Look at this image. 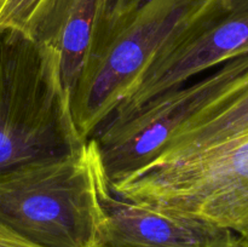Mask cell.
<instances>
[{
	"label": "cell",
	"mask_w": 248,
	"mask_h": 247,
	"mask_svg": "<svg viewBox=\"0 0 248 247\" xmlns=\"http://www.w3.org/2000/svg\"><path fill=\"white\" fill-rule=\"evenodd\" d=\"M104 169L89 138L70 154L0 176V222L41 247H94Z\"/></svg>",
	"instance_id": "obj_3"
},
{
	"label": "cell",
	"mask_w": 248,
	"mask_h": 247,
	"mask_svg": "<svg viewBox=\"0 0 248 247\" xmlns=\"http://www.w3.org/2000/svg\"><path fill=\"white\" fill-rule=\"evenodd\" d=\"M108 0H53L34 38L55 52L61 80L72 99Z\"/></svg>",
	"instance_id": "obj_9"
},
{
	"label": "cell",
	"mask_w": 248,
	"mask_h": 247,
	"mask_svg": "<svg viewBox=\"0 0 248 247\" xmlns=\"http://www.w3.org/2000/svg\"><path fill=\"white\" fill-rule=\"evenodd\" d=\"M248 53V0H222L172 39L107 119L130 115L148 101Z\"/></svg>",
	"instance_id": "obj_6"
},
{
	"label": "cell",
	"mask_w": 248,
	"mask_h": 247,
	"mask_svg": "<svg viewBox=\"0 0 248 247\" xmlns=\"http://www.w3.org/2000/svg\"><path fill=\"white\" fill-rule=\"evenodd\" d=\"M229 63V81L219 96L172 133L147 169L248 132V53L232 58Z\"/></svg>",
	"instance_id": "obj_8"
},
{
	"label": "cell",
	"mask_w": 248,
	"mask_h": 247,
	"mask_svg": "<svg viewBox=\"0 0 248 247\" xmlns=\"http://www.w3.org/2000/svg\"><path fill=\"white\" fill-rule=\"evenodd\" d=\"M85 142L55 52L22 31L0 29V176Z\"/></svg>",
	"instance_id": "obj_2"
},
{
	"label": "cell",
	"mask_w": 248,
	"mask_h": 247,
	"mask_svg": "<svg viewBox=\"0 0 248 247\" xmlns=\"http://www.w3.org/2000/svg\"><path fill=\"white\" fill-rule=\"evenodd\" d=\"M230 77L229 61L208 74L154 97L130 115L108 120L92 135L109 183L147 169L172 133L215 101Z\"/></svg>",
	"instance_id": "obj_5"
},
{
	"label": "cell",
	"mask_w": 248,
	"mask_h": 247,
	"mask_svg": "<svg viewBox=\"0 0 248 247\" xmlns=\"http://www.w3.org/2000/svg\"><path fill=\"white\" fill-rule=\"evenodd\" d=\"M98 191L104 217L94 247H241L224 228L115 195L104 171Z\"/></svg>",
	"instance_id": "obj_7"
},
{
	"label": "cell",
	"mask_w": 248,
	"mask_h": 247,
	"mask_svg": "<svg viewBox=\"0 0 248 247\" xmlns=\"http://www.w3.org/2000/svg\"><path fill=\"white\" fill-rule=\"evenodd\" d=\"M222 0H108L72 94L84 140L116 110L162 48Z\"/></svg>",
	"instance_id": "obj_1"
},
{
	"label": "cell",
	"mask_w": 248,
	"mask_h": 247,
	"mask_svg": "<svg viewBox=\"0 0 248 247\" xmlns=\"http://www.w3.org/2000/svg\"><path fill=\"white\" fill-rule=\"evenodd\" d=\"M110 188L120 198L230 230L248 247V132Z\"/></svg>",
	"instance_id": "obj_4"
},
{
	"label": "cell",
	"mask_w": 248,
	"mask_h": 247,
	"mask_svg": "<svg viewBox=\"0 0 248 247\" xmlns=\"http://www.w3.org/2000/svg\"><path fill=\"white\" fill-rule=\"evenodd\" d=\"M53 0H0V29H14L34 38Z\"/></svg>",
	"instance_id": "obj_10"
}]
</instances>
